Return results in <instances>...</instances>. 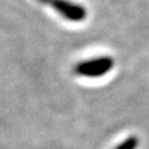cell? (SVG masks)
Returning a JSON list of instances; mask_svg holds the SVG:
<instances>
[{
	"label": "cell",
	"instance_id": "obj_3",
	"mask_svg": "<svg viewBox=\"0 0 149 149\" xmlns=\"http://www.w3.org/2000/svg\"><path fill=\"white\" fill-rule=\"evenodd\" d=\"M138 147V139L137 137H129L125 141H123L122 143L117 146L114 149H136Z\"/></svg>",
	"mask_w": 149,
	"mask_h": 149
},
{
	"label": "cell",
	"instance_id": "obj_1",
	"mask_svg": "<svg viewBox=\"0 0 149 149\" xmlns=\"http://www.w3.org/2000/svg\"><path fill=\"white\" fill-rule=\"evenodd\" d=\"M114 65V61L112 57L108 56H102L92 60H86L83 62H80L74 67V72L83 77H102L106 73H108Z\"/></svg>",
	"mask_w": 149,
	"mask_h": 149
},
{
	"label": "cell",
	"instance_id": "obj_2",
	"mask_svg": "<svg viewBox=\"0 0 149 149\" xmlns=\"http://www.w3.org/2000/svg\"><path fill=\"white\" fill-rule=\"evenodd\" d=\"M51 5L58 14L70 21H82L86 17V9L68 0H40Z\"/></svg>",
	"mask_w": 149,
	"mask_h": 149
}]
</instances>
